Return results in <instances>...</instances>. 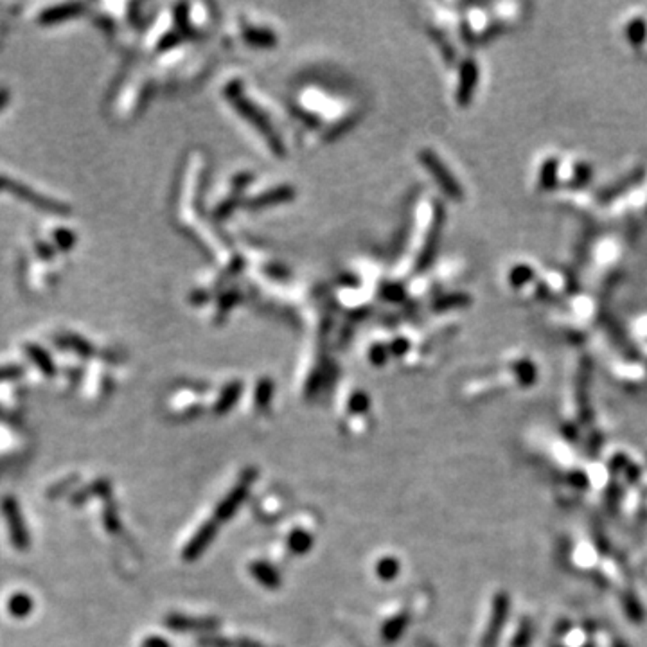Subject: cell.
<instances>
[{
  "label": "cell",
  "mask_w": 647,
  "mask_h": 647,
  "mask_svg": "<svg viewBox=\"0 0 647 647\" xmlns=\"http://www.w3.org/2000/svg\"><path fill=\"white\" fill-rule=\"evenodd\" d=\"M8 608L9 611H11V615H15V617H26L31 609H33V601H31V597H27V595L16 594L9 599Z\"/></svg>",
  "instance_id": "277c9868"
},
{
  "label": "cell",
  "mask_w": 647,
  "mask_h": 647,
  "mask_svg": "<svg viewBox=\"0 0 647 647\" xmlns=\"http://www.w3.org/2000/svg\"><path fill=\"white\" fill-rule=\"evenodd\" d=\"M475 85H477V65L465 63L461 87H458V105H465V102L470 101V95L473 92Z\"/></svg>",
  "instance_id": "3957f363"
},
{
  "label": "cell",
  "mask_w": 647,
  "mask_h": 647,
  "mask_svg": "<svg viewBox=\"0 0 647 647\" xmlns=\"http://www.w3.org/2000/svg\"><path fill=\"white\" fill-rule=\"evenodd\" d=\"M423 162H424V166H426L428 169H430L431 173H433V177L437 178V182H439V186L443 187V189L446 191V193L450 194V196H453V198L461 196V194H462L461 193V187H458V184L455 182V178L451 177L450 171L444 169V166L441 164L439 157H437L436 153H431V152L423 153Z\"/></svg>",
  "instance_id": "6da1fadb"
},
{
  "label": "cell",
  "mask_w": 647,
  "mask_h": 647,
  "mask_svg": "<svg viewBox=\"0 0 647 647\" xmlns=\"http://www.w3.org/2000/svg\"><path fill=\"white\" fill-rule=\"evenodd\" d=\"M4 515H6V518H8L9 530H11V536H13V542H15V545L19 547V549H26L27 532H26V527H23L22 516H20L16 502H13V500H6Z\"/></svg>",
  "instance_id": "7a4b0ae2"
}]
</instances>
